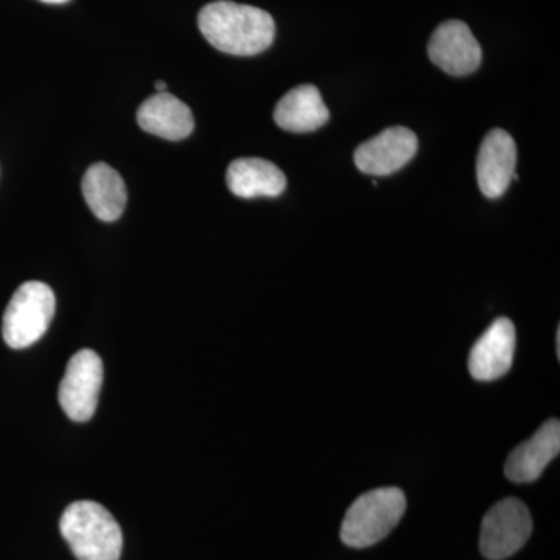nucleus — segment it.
I'll return each mask as SVG.
<instances>
[{
  "mask_svg": "<svg viewBox=\"0 0 560 560\" xmlns=\"http://www.w3.org/2000/svg\"><path fill=\"white\" fill-rule=\"evenodd\" d=\"M103 385V361L97 352L83 349L70 359L60 383L58 399L73 422H88L97 410Z\"/></svg>",
  "mask_w": 560,
  "mask_h": 560,
  "instance_id": "6",
  "label": "nucleus"
},
{
  "mask_svg": "<svg viewBox=\"0 0 560 560\" xmlns=\"http://www.w3.org/2000/svg\"><path fill=\"white\" fill-rule=\"evenodd\" d=\"M54 291L43 282L22 283L2 319V337L11 349L31 348L44 337L55 316Z\"/></svg>",
  "mask_w": 560,
  "mask_h": 560,
  "instance_id": "4",
  "label": "nucleus"
},
{
  "mask_svg": "<svg viewBox=\"0 0 560 560\" xmlns=\"http://www.w3.org/2000/svg\"><path fill=\"white\" fill-rule=\"evenodd\" d=\"M138 124L143 131L167 140L189 138L195 128L189 106L168 92H158L140 105Z\"/></svg>",
  "mask_w": 560,
  "mask_h": 560,
  "instance_id": "12",
  "label": "nucleus"
},
{
  "mask_svg": "<svg viewBox=\"0 0 560 560\" xmlns=\"http://www.w3.org/2000/svg\"><path fill=\"white\" fill-rule=\"evenodd\" d=\"M517 145L510 132L492 130L482 140L477 160L478 186L486 198H500L517 179Z\"/></svg>",
  "mask_w": 560,
  "mask_h": 560,
  "instance_id": "9",
  "label": "nucleus"
},
{
  "mask_svg": "<svg viewBox=\"0 0 560 560\" xmlns=\"http://www.w3.org/2000/svg\"><path fill=\"white\" fill-rule=\"evenodd\" d=\"M418 136L405 127H390L361 143L353 154L360 172L388 176L399 172L418 153Z\"/></svg>",
  "mask_w": 560,
  "mask_h": 560,
  "instance_id": "8",
  "label": "nucleus"
},
{
  "mask_svg": "<svg viewBox=\"0 0 560 560\" xmlns=\"http://www.w3.org/2000/svg\"><path fill=\"white\" fill-rule=\"evenodd\" d=\"M198 27L210 46L235 57H253L271 46L275 20L257 7L219 0L202 7Z\"/></svg>",
  "mask_w": 560,
  "mask_h": 560,
  "instance_id": "1",
  "label": "nucleus"
},
{
  "mask_svg": "<svg viewBox=\"0 0 560 560\" xmlns=\"http://www.w3.org/2000/svg\"><path fill=\"white\" fill-rule=\"evenodd\" d=\"M407 499L399 488L374 489L353 501L341 525L342 544L368 548L385 539L399 525Z\"/></svg>",
  "mask_w": 560,
  "mask_h": 560,
  "instance_id": "3",
  "label": "nucleus"
},
{
  "mask_svg": "<svg viewBox=\"0 0 560 560\" xmlns=\"http://www.w3.org/2000/svg\"><path fill=\"white\" fill-rule=\"evenodd\" d=\"M156 91L158 92H167V83L165 81H156Z\"/></svg>",
  "mask_w": 560,
  "mask_h": 560,
  "instance_id": "16",
  "label": "nucleus"
},
{
  "mask_svg": "<svg viewBox=\"0 0 560 560\" xmlns=\"http://www.w3.org/2000/svg\"><path fill=\"white\" fill-rule=\"evenodd\" d=\"M329 119V109L313 84H301L287 92L275 109L276 124L290 132L316 131Z\"/></svg>",
  "mask_w": 560,
  "mask_h": 560,
  "instance_id": "15",
  "label": "nucleus"
},
{
  "mask_svg": "<svg viewBox=\"0 0 560 560\" xmlns=\"http://www.w3.org/2000/svg\"><path fill=\"white\" fill-rule=\"evenodd\" d=\"M515 327L510 318H499L471 348L469 371L475 381L492 382L510 372L514 363Z\"/></svg>",
  "mask_w": 560,
  "mask_h": 560,
  "instance_id": "10",
  "label": "nucleus"
},
{
  "mask_svg": "<svg viewBox=\"0 0 560 560\" xmlns=\"http://www.w3.org/2000/svg\"><path fill=\"white\" fill-rule=\"evenodd\" d=\"M556 353L560 357V327H558V331H556Z\"/></svg>",
  "mask_w": 560,
  "mask_h": 560,
  "instance_id": "17",
  "label": "nucleus"
},
{
  "mask_svg": "<svg viewBox=\"0 0 560 560\" xmlns=\"http://www.w3.org/2000/svg\"><path fill=\"white\" fill-rule=\"evenodd\" d=\"M226 183L235 197L245 200L279 197L287 187L285 175L278 165L260 158H242L232 162Z\"/></svg>",
  "mask_w": 560,
  "mask_h": 560,
  "instance_id": "13",
  "label": "nucleus"
},
{
  "mask_svg": "<svg viewBox=\"0 0 560 560\" xmlns=\"http://www.w3.org/2000/svg\"><path fill=\"white\" fill-rule=\"evenodd\" d=\"M40 2H46V3H66V2H69V0H40Z\"/></svg>",
  "mask_w": 560,
  "mask_h": 560,
  "instance_id": "18",
  "label": "nucleus"
},
{
  "mask_svg": "<svg viewBox=\"0 0 560 560\" xmlns=\"http://www.w3.org/2000/svg\"><path fill=\"white\" fill-rule=\"evenodd\" d=\"M560 452V423L551 419L530 440L514 448L506 460L504 474L514 482H533Z\"/></svg>",
  "mask_w": 560,
  "mask_h": 560,
  "instance_id": "11",
  "label": "nucleus"
},
{
  "mask_svg": "<svg viewBox=\"0 0 560 560\" xmlns=\"http://www.w3.org/2000/svg\"><path fill=\"white\" fill-rule=\"evenodd\" d=\"M533 533V517L523 501L504 499L493 504L482 521L480 548L485 558H511L528 541Z\"/></svg>",
  "mask_w": 560,
  "mask_h": 560,
  "instance_id": "5",
  "label": "nucleus"
},
{
  "mask_svg": "<svg viewBox=\"0 0 560 560\" xmlns=\"http://www.w3.org/2000/svg\"><path fill=\"white\" fill-rule=\"evenodd\" d=\"M81 189L84 200L98 220L110 223L120 219L127 206L128 195L119 172L114 171L105 162H97L84 173Z\"/></svg>",
  "mask_w": 560,
  "mask_h": 560,
  "instance_id": "14",
  "label": "nucleus"
},
{
  "mask_svg": "<svg viewBox=\"0 0 560 560\" xmlns=\"http://www.w3.org/2000/svg\"><path fill=\"white\" fill-rule=\"evenodd\" d=\"M429 57L448 75H470L480 68L482 50L466 22H442L429 43Z\"/></svg>",
  "mask_w": 560,
  "mask_h": 560,
  "instance_id": "7",
  "label": "nucleus"
},
{
  "mask_svg": "<svg viewBox=\"0 0 560 560\" xmlns=\"http://www.w3.org/2000/svg\"><path fill=\"white\" fill-rule=\"evenodd\" d=\"M62 537L79 560H120L124 536L116 518L95 501H75L62 512Z\"/></svg>",
  "mask_w": 560,
  "mask_h": 560,
  "instance_id": "2",
  "label": "nucleus"
}]
</instances>
